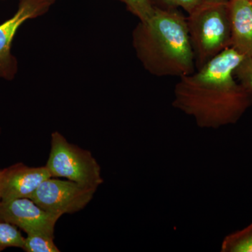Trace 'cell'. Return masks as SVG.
I'll use <instances>...</instances> for the list:
<instances>
[{
	"label": "cell",
	"instance_id": "obj_1",
	"mask_svg": "<svg viewBox=\"0 0 252 252\" xmlns=\"http://www.w3.org/2000/svg\"><path fill=\"white\" fill-rule=\"evenodd\" d=\"M243 59L228 48L196 72L180 77L172 106L193 117L201 128L236 124L252 105V94L234 79L235 68Z\"/></svg>",
	"mask_w": 252,
	"mask_h": 252
},
{
	"label": "cell",
	"instance_id": "obj_2",
	"mask_svg": "<svg viewBox=\"0 0 252 252\" xmlns=\"http://www.w3.org/2000/svg\"><path fill=\"white\" fill-rule=\"evenodd\" d=\"M132 44L137 59L152 75L180 78L195 70L187 18L178 11L156 7L153 16L133 30Z\"/></svg>",
	"mask_w": 252,
	"mask_h": 252
},
{
	"label": "cell",
	"instance_id": "obj_3",
	"mask_svg": "<svg viewBox=\"0 0 252 252\" xmlns=\"http://www.w3.org/2000/svg\"><path fill=\"white\" fill-rule=\"evenodd\" d=\"M229 0H202L187 18L197 70L231 47Z\"/></svg>",
	"mask_w": 252,
	"mask_h": 252
},
{
	"label": "cell",
	"instance_id": "obj_4",
	"mask_svg": "<svg viewBox=\"0 0 252 252\" xmlns=\"http://www.w3.org/2000/svg\"><path fill=\"white\" fill-rule=\"evenodd\" d=\"M46 166L52 177H63L97 189L103 183L100 165L91 152L69 143L58 131L51 134Z\"/></svg>",
	"mask_w": 252,
	"mask_h": 252
},
{
	"label": "cell",
	"instance_id": "obj_5",
	"mask_svg": "<svg viewBox=\"0 0 252 252\" xmlns=\"http://www.w3.org/2000/svg\"><path fill=\"white\" fill-rule=\"evenodd\" d=\"M97 188L81 185L70 180L47 179L31 198L46 211L59 214H74L83 210L95 193Z\"/></svg>",
	"mask_w": 252,
	"mask_h": 252
},
{
	"label": "cell",
	"instance_id": "obj_6",
	"mask_svg": "<svg viewBox=\"0 0 252 252\" xmlns=\"http://www.w3.org/2000/svg\"><path fill=\"white\" fill-rule=\"evenodd\" d=\"M56 0H20L17 11L12 17L0 24V78L14 80L18 65L11 53L13 40L18 28L30 19L45 14Z\"/></svg>",
	"mask_w": 252,
	"mask_h": 252
},
{
	"label": "cell",
	"instance_id": "obj_7",
	"mask_svg": "<svg viewBox=\"0 0 252 252\" xmlns=\"http://www.w3.org/2000/svg\"><path fill=\"white\" fill-rule=\"evenodd\" d=\"M62 215L46 211L31 198L1 200L0 220L16 225L28 234L54 237L55 227Z\"/></svg>",
	"mask_w": 252,
	"mask_h": 252
},
{
	"label": "cell",
	"instance_id": "obj_8",
	"mask_svg": "<svg viewBox=\"0 0 252 252\" xmlns=\"http://www.w3.org/2000/svg\"><path fill=\"white\" fill-rule=\"evenodd\" d=\"M47 167H29L22 162L1 170V200L28 198L47 179L51 178Z\"/></svg>",
	"mask_w": 252,
	"mask_h": 252
},
{
	"label": "cell",
	"instance_id": "obj_9",
	"mask_svg": "<svg viewBox=\"0 0 252 252\" xmlns=\"http://www.w3.org/2000/svg\"><path fill=\"white\" fill-rule=\"evenodd\" d=\"M231 48L252 58V4L250 0H229Z\"/></svg>",
	"mask_w": 252,
	"mask_h": 252
},
{
	"label": "cell",
	"instance_id": "obj_10",
	"mask_svg": "<svg viewBox=\"0 0 252 252\" xmlns=\"http://www.w3.org/2000/svg\"><path fill=\"white\" fill-rule=\"evenodd\" d=\"M221 252H252V222L243 229L226 235L220 246Z\"/></svg>",
	"mask_w": 252,
	"mask_h": 252
},
{
	"label": "cell",
	"instance_id": "obj_11",
	"mask_svg": "<svg viewBox=\"0 0 252 252\" xmlns=\"http://www.w3.org/2000/svg\"><path fill=\"white\" fill-rule=\"evenodd\" d=\"M25 238L16 225L0 220V252L9 248H23Z\"/></svg>",
	"mask_w": 252,
	"mask_h": 252
},
{
	"label": "cell",
	"instance_id": "obj_12",
	"mask_svg": "<svg viewBox=\"0 0 252 252\" xmlns=\"http://www.w3.org/2000/svg\"><path fill=\"white\" fill-rule=\"evenodd\" d=\"M54 237L43 234H28L25 238L23 250L27 252H59Z\"/></svg>",
	"mask_w": 252,
	"mask_h": 252
},
{
	"label": "cell",
	"instance_id": "obj_13",
	"mask_svg": "<svg viewBox=\"0 0 252 252\" xmlns=\"http://www.w3.org/2000/svg\"><path fill=\"white\" fill-rule=\"evenodd\" d=\"M126 4L127 10L140 19L147 21L153 16L156 7L152 0H118Z\"/></svg>",
	"mask_w": 252,
	"mask_h": 252
},
{
	"label": "cell",
	"instance_id": "obj_14",
	"mask_svg": "<svg viewBox=\"0 0 252 252\" xmlns=\"http://www.w3.org/2000/svg\"><path fill=\"white\" fill-rule=\"evenodd\" d=\"M234 75L238 78L239 83L252 94V58L244 57L235 68Z\"/></svg>",
	"mask_w": 252,
	"mask_h": 252
},
{
	"label": "cell",
	"instance_id": "obj_15",
	"mask_svg": "<svg viewBox=\"0 0 252 252\" xmlns=\"http://www.w3.org/2000/svg\"><path fill=\"white\" fill-rule=\"evenodd\" d=\"M160 1L170 7H182L189 14L200 4L202 0H160Z\"/></svg>",
	"mask_w": 252,
	"mask_h": 252
},
{
	"label": "cell",
	"instance_id": "obj_16",
	"mask_svg": "<svg viewBox=\"0 0 252 252\" xmlns=\"http://www.w3.org/2000/svg\"><path fill=\"white\" fill-rule=\"evenodd\" d=\"M1 202V170L0 169V203Z\"/></svg>",
	"mask_w": 252,
	"mask_h": 252
},
{
	"label": "cell",
	"instance_id": "obj_17",
	"mask_svg": "<svg viewBox=\"0 0 252 252\" xmlns=\"http://www.w3.org/2000/svg\"><path fill=\"white\" fill-rule=\"evenodd\" d=\"M1 127H0V134H1Z\"/></svg>",
	"mask_w": 252,
	"mask_h": 252
},
{
	"label": "cell",
	"instance_id": "obj_18",
	"mask_svg": "<svg viewBox=\"0 0 252 252\" xmlns=\"http://www.w3.org/2000/svg\"><path fill=\"white\" fill-rule=\"evenodd\" d=\"M250 2H251V3H252V0H250Z\"/></svg>",
	"mask_w": 252,
	"mask_h": 252
}]
</instances>
